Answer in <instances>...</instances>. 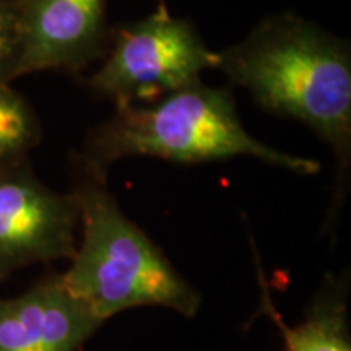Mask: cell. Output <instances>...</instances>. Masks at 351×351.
<instances>
[{"label": "cell", "mask_w": 351, "mask_h": 351, "mask_svg": "<svg viewBox=\"0 0 351 351\" xmlns=\"http://www.w3.org/2000/svg\"><path fill=\"white\" fill-rule=\"evenodd\" d=\"M217 70L267 112L309 127L335 156V199L343 197L351 168L348 43L295 15L275 16L218 52Z\"/></svg>", "instance_id": "obj_1"}, {"label": "cell", "mask_w": 351, "mask_h": 351, "mask_svg": "<svg viewBox=\"0 0 351 351\" xmlns=\"http://www.w3.org/2000/svg\"><path fill=\"white\" fill-rule=\"evenodd\" d=\"M129 156L184 165L251 156L296 174L320 171L315 160L258 142L244 129L231 88H215L202 80L150 104L116 108L90 132L78 163L108 173L109 166Z\"/></svg>", "instance_id": "obj_2"}, {"label": "cell", "mask_w": 351, "mask_h": 351, "mask_svg": "<svg viewBox=\"0 0 351 351\" xmlns=\"http://www.w3.org/2000/svg\"><path fill=\"white\" fill-rule=\"evenodd\" d=\"M80 165V163H78ZM106 174L80 165L72 189L82 239L60 278L101 322L143 306L168 307L184 317L199 313L202 296L142 228L122 213Z\"/></svg>", "instance_id": "obj_3"}, {"label": "cell", "mask_w": 351, "mask_h": 351, "mask_svg": "<svg viewBox=\"0 0 351 351\" xmlns=\"http://www.w3.org/2000/svg\"><path fill=\"white\" fill-rule=\"evenodd\" d=\"M217 67L218 52L194 26L160 5L147 19L112 32L106 56L88 86L116 108L150 104L200 82L202 72Z\"/></svg>", "instance_id": "obj_4"}, {"label": "cell", "mask_w": 351, "mask_h": 351, "mask_svg": "<svg viewBox=\"0 0 351 351\" xmlns=\"http://www.w3.org/2000/svg\"><path fill=\"white\" fill-rule=\"evenodd\" d=\"M80 210L72 192L39 181L26 160L0 169V278L56 261H72Z\"/></svg>", "instance_id": "obj_5"}, {"label": "cell", "mask_w": 351, "mask_h": 351, "mask_svg": "<svg viewBox=\"0 0 351 351\" xmlns=\"http://www.w3.org/2000/svg\"><path fill=\"white\" fill-rule=\"evenodd\" d=\"M108 0H21L19 77L43 70L78 73L103 60L111 32Z\"/></svg>", "instance_id": "obj_6"}, {"label": "cell", "mask_w": 351, "mask_h": 351, "mask_svg": "<svg viewBox=\"0 0 351 351\" xmlns=\"http://www.w3.org/2000/svg\"><path fill=\"white\" fill-rule=\"evenodd\" d=\"M104 322L49 275L15 298H0V351H78Z\"/></svg>", "instance_id": "obj_7"}, {"label": "cell", "mask_w": 351, "mask_h": 351, "mask_svg": "<svg viewBox=\"0 0 351 351\" xmlns=\"http://www.w3.org/2000/svg\"><path fill=\"white\" fill-rule=\"evenodd\" d=\"M350 271L328 274L307 306L304 319L287 326L269 295L262 296L263 313L283 333V351H351Z\"/></svg>", "instance_id": "obj_8"}, {"label": "cell", "mask_w": 351, "mask_h": 351, "mask_svg": "<svg viewBox=\"0 0 351 351\" xmlns=\"http://www.w3.org/2000/svg\"><path fill=\"white\" fill-rule=\"evenodd\" d=\"M41 138L32 104L10 85H0V169L25 160Z\"/></svg>", "instance_id": "obj_9"}, {"label": "cell", "mask_w": 351, "mask_h": 351, "mask_svg": "<svg viewBox=\"0 0 351 351\" xmlns=\"http://www.w3.org/2000/svg\"><path fill=\"white\" fill-rule=\"evenodd\" d=\"M21 59V0H0V85L19 78Z\"/></svg>", "instance_id": "obj_10"}]
</instances>
